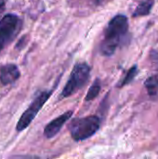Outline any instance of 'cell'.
Segmentation results:
<instances>
[{"label":"cell","mask_w":158,"mask_h":159,"mask_svg":"<svg viewBox=\"0 0 158 159\" xmlns=\"http://www.w3.org/2000/svg\"><path fill=\"white\" fill-rule=\"evenodd\" d=\"M129 20L125 15H116L108 23L104 32V37L101 44V53L103 56L113 55L123 37L128 33Z\"/></svg>","instance_id":"cell-1"},{"label":"cell","mask_w":158,"mask_h":159,"mask_svg":"<svg viewBox=\"0 0 158 159\" xmlns=\"http://www.w3.org/2000/svg\"><path fill=\"white\" fill-rule=\"evenodd\" d=\"M100 127L101 120L99 116H88L74 119L69 125V131L74 141L81 142L95 135Z\"/></svg>","instance_id":"cell-2"},{"label":"cell","mask_w":158,"mask_h":159,"mask_svg":"<svg viewBox=\"0 0 158 159\" xmlns=\"http://www.w3.org/2000/svg\"><path fill=\"white\" fill-rule=\"evenodd\" d=\"M90 75V67L86 62H79L75 64L71 72L70 77L64 86L61 98H67L74 93H76L79 89H81L88 81Z\"/></svg>","instance_id":"cell-3"},{"label":"cell","mask_w":158,"mask_h":159,"mask_svg":"<svg viewBox=\"0 0 158 159\" xmlns=\"http://www.w3.org/2000/svg\"><path fill=\"white\" fill-rule=\"evenodd\" d=\"M51 94H52L51 90L42 91L34 99V101L29 105V107L20 116V117L17 123V126H16L17 131H22L30 126V124L35 118L38 112L42 109L44 104L48 101Z\"/></svg>","instance_id":"cell-4"},{"label":"cell","mask_w":158,"mask_h":159,"mask_svg":"<svg viewBox=\"0 0 158 159\" xmlns=\"http://www.w3.org/2000/svg\"><path fill=\"white\" fill-rule=\"evenodd\" d=\"M20 28L21 20L14 14H7L0 20V51L15 38Z\"/></svg>","instance_id":"cell-5"},{"label":"cell","mask_w":158,"mask_h":159,"mask_svg":"<svg viewBox=\"0 0 158 159\" xmlns=\"http://www.w3.org/2000/svg\"><path fill=\"white\" fill-rule=\"evenodd\" d=\"M72 116L73 111H66L62 115L51 120L44 129V136L47 139L55 137L60 132L61 128L65 125V123L72 117Z\"/></svg>","instance_id":"cell-6"},{"label":"cell","mask_w":158,"mask_h":159,"mask_svg":"<svg viewBox=\"0 0 158 159\" xmlns=\"http://www.w3.org/2000/svg\"><path fill=\"white\" fill-rule=\"evenodd\" d=\"M20 75V70L16 64L7 63L0 67V83L2 86H7L14 83Z\"/></svg>","instance_id":"cell-7"},{"label":"cell","mask_w":158,"mask_h":159,"mask_svg":"<svg viewBox=\"0 0 158 159\" xmlns=\"http://www.w3.org/2000/svg\"><path fill=\"white\" fill-rule=\"evenodd\" d=\"M144 85L150 97L158 98V75L150 76L146 79Z\"/></svg>","instance_id":"cell-8"},{"label":"cell","mask_w":158,"mask_h":159,"mask_svg":"<svg viewBox=\"0 0 158 159\" xmlns=\"http://www.w3.org/2000/svg\"><path fill=\"white\" fill-rule=\"evenodd\" d=\"M155 4V0H144L139 4L136 9L133 12V17H140V16H146L148 15L152 7Z\"/></svg>","instance_id":"cell-9"},{"label":"cell","mask_w":158,"mask_h":159,"mask_svg":"<svg viewBox=\"0 0 158 159\" xmlns=\"http://www.w3.org/2000/svg\"><path fill=\"white\" fill-rule=\"evenodd\" d=\"M101 89H102L101 81H100V79H96L93 82V84L91 85V87L89 88V89H88V93L86 95V98H85L86 102L93 101L99 95Z\"/></svg>","instance_id":"cell-10"},{"label":"cell","mask_w":158,"mask_h":159,"mask_svg":"<svg viewBox=\"0 0 158 159\" xmlns=\"http://www.w3.org/2000/svg\"><path fill=\"white\" fill-rule=\"evenodd\" d=\"M137 74H138V67H137V65H134V66H132V67L128 71V73L126 74V75H125V77L123 78V80L119 83L118 87H119V88H122V87L127 86L128 84H129V83L135 78V76L137 75Z\"/></svg>","instance_id":"cell-11"},{"label":"cell","mask_w":158,"mask_h":159,"mask_svg":"<svg viewBox=\"0 0 158 159\" xmlns=\"http://www.w3.org/2000/svg\"><path fill=\"white\" fill-rule=\"evenodd\" d=\"M10 159H41L38 157L34 156H15Z\"/></svg>","instance_id":"cell-12"},{"label":"cell","mask_w":158,"mask_h":159,"mask_svg":"<svg viewBox=\"0 0 158 159\" xmlns=\"http://www.w3.org/2000/svg\"><path fill=\"white\" fill-rule=\"evenodd\" d=\"M91 2L96 6H100L102 4H103L105 2V0H91Z\"/></svg>","instance_id":"cell-13"},{"label":"cell","mask_w":158,"mask_h":159,"mask_svg":"<svg viewBox=\"0 0 158 159\" xmlns=\"http://www.w3.org/2000/svg\"><path fill=\"white\" fill-rule=\"evenodd\" d=\"M5 4H6V0H0V12L3 11V9L5 8Z\"/></svg>","instance_id":"cell-14"}]
</instances>
